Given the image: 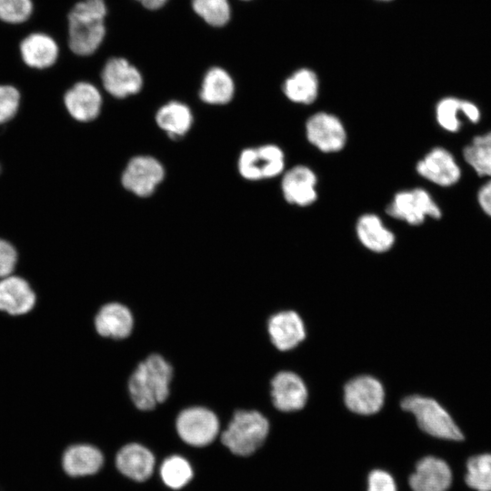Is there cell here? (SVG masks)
Instances as JSON below:
<instances>
[{"instance_id":"obj_24","label":"cell","mask_w":491,"mask_h":491,"mask_svg":"<svg viewBox=\"0 0 491 491\" xmlns=\"http://www.w3.org/2000/svg\"><path fill=\"white\" fill-rule=\"evenodd\" d=\"M459 114L464 115L473 124L479 122L481 113L478 106L468 100L446 96L438 101L436 106V119L438 125L450 133H456L462 126Z\"/></svg>"},{"instance_id":"obj_38","label":"cell","mask_w":491,"mask_h":491,"mask_svg":"<svg viewBox=\"0 0 491 491\" xmlns=\"http://www.w3.org/2000/svg\"><path fill=\"white\" fill-rule=\"evenodd\" d=\"M235 1H237V2H240V3H251V2H254L256 0H235Z\"/></svg>"},{"instance_id":"obj_5","label":"cell","mask_w":491,"mask_h":491,"mask_svg":"<svg viewBox=\"0 0 491 491\" xmlns=\"http://www.w3.org/2000/svg\"><path fill=\"white\" fill-rule=\"evenodd\" d=\"M401 406L415 416L418 426L426 433L447 440L464 438L451 416L436 400L414 395L404 398Z\"/></svg>"},{"instance_id":"obj_1","label":"cell","mask_w":491,"mask_h":491,"mask_svg":"<svg viewBox=\"0 0 491 491\" xmlns=\"http://www.w3.org/2000/svg\"><path fill=\"white\" fill-rule=\"evenodd\" d=\"M172 364L159 353H150L132 369L126 382L129 398L142 412L155 410L170 396L174 379Z\"/></svg>"},{"instance_id":"obj_14","label":"cell","mask_w":491,"mask_h":491,"mask_svg":"<svg viewBox=\"0 0 491 491\" xmlns=\"http://www.w3.org/2000/svg\"><path fill=\"white\" fill-rule=\"evenodd\" d=\"M344 399L350 411L359 415H373L383 406L385 390L375 377L360 376L346 385Z\"/></svg>"},{"instance_id":"obj_8","label":"cell","mask_w":491,"mask_h":491,"mask_svg":"<svg viewBox=\"0 0 491 491\" xmlns=\"http://www.w3.org/2000/svg\"><path fill=\"white\" fill-rule=\"evenodd\" d=\"M285 169V154L276 145L246 148L240 154L238 171L245 179L258 181L282 174Z\"/></svg>"},{"instance_id":"obj_33","label":"cell","mask_w":491,"mask_h":491,"mask_svg":"<svg viewBox=\"0 0 491 491\" xmlns=\"http://www.w3.org/2000/svg\"><path fill=\"white\" fill-rule=\"evenodd\" d=\"M20 104V93L13 85H0V124L12 119Z\"/></svg>"},{"instance_id":"obj_23","label":"cell","mask_w":491,"mask_h":491,"mask_svg":"<svg viewBox=\"0 0 491 491\" xmlns=\"http://www.w3.org/2000/svg\"><path fill=\"white\" fill-rule=\"evenodd\" d=\"M19 51L24 63L35 69L52 66L59 56V46L55 40L40 32L26 35L20 44Z\"/></svg>"},{"instance_id":"obj_19","label":"cell","mask_w":491,"mask_h":491,"mask_svg":"<svg viewBox=\"0 0 491 491\" xmlns=\"http://www.w3.org/2000/svg\"><path fill=\"white\" fill-rule=\"evenodd\" d=\"M64 103L73 118L80 122H89L99 115L103 95L93 83L79 81L65 92Z\"/></svg>"},{"instance_id":"obj_6","label":"cell","mask_w":491,"mask_h":491,"mask_svg":"<svg viewBox=\"0 0 491 491\" xmlns=\"http://www.w3.org/2000/svg\"><path fill=\"white\" fill-rule=\"evenodd\" d=\"M99 77L105 91L115 99L138 95L145 84L142 70L127 57L118 55L103 61Z\"/></svg>"},{"instance_id":"obj_26","label":"cell","mask_w":491,"mask_h":491,"mask_svg":"<svg viewBox=\"0 0 491 491\" xmlns=\"http://www.w3.org/2000/svg\"><path fill=\"white\" fill-rule=\"evenodd\" d=\"M157 125L171 138L183 137L193 124V114L184 102L171 100L161 105L155 114Z\"/></svg>"},{"instance_id":"obj_28","label":"cell","mask_w":491,"mask_h":491,"mask_svg":"<svg viewBox=\"0 0 491 491\" xmlns=\"http://www.w3.org/2000/svg\"><path fill=\"white\" fill-rule=\"evenodd\" d=\"M189 5L193 14L210 28H224L233 18V0H189Z\"/></svg>"},{"instance_id":"obj_25","label":"cell","mask_w":491,"mask_h":491,"mask_svg":"<svg viewBox=\"0 0 491 491\" xmlns=\"http://www.w3.org/2000/svg\"><path fill=\"white\" fill-rule=\"evenodd\" d=\"M356 233L360 243L375 253L390 250L396 241L394 233L375 214H364L356 221Z\"/></svg>"},{"instance_id":"obj_7","label":"cell","mask_w":491,"mask_h":491,"mask_svg":"<svg viewBox=\"0 0 491 491\" xmlns=\"http://www.w3.org/2000/svg\"><path fill=\"white\" fill-rule=\"evenodd\" d=\"M386 214L410 225H420L427 217L439 219L442 210L428 191L422 187L396 193L386 207Z\"/></svg>"},{"instance_id":"obj_9","label":"cell","mask_w":491,"mask_h":491,"mask_svg":"<svg viewBox=\"0 0 491 491\" xmlns=\"http://www.w3.org/2000/svg\"><path fill=\"white\" fill-rule=\"evenodd\" d=\"M306 135L313 146L326 154L340 152L347 141L342 121L326 112L316 113L306 120Z\"/></svg>"},{"instance_id":"obj_15","label":"cell","mask_w":491,"mask_h":491,"mask_svg":"<svg viewBox=\"0 0 491 491\" xmlns=\"http://www.w3.org/2000/svg\"><path fill=\"white\" fill-rule=\"evenodd\" d=\"M235 90V80L230 70L214 64L200 77L198 97L210 105H225L234 99Z\"/></svg>"},{"instance_id":"obj_11","label":"cell","mask_w":491,"mask_h":491,"mask_svg":"<svg viewBox=\"0 0 491 491\" xmlns=\"http://www.w3.org/2000/svg\"><path fill=\"white\" fill-rule=\"evenodd\" d=\"M165 176L163 165L155 158L137 155L130 159L123 172V186L137 196L147 197Z\"/></svg>"},{"instance_id":"obj_34","label":"cell","mask_w":491,"mask_h":491,"mask_svg":"<svg viewBox=\"0 0 491 491\" xmlns=\"http://www.w3.org/2000/svg\"><path fill=\"white\" fill-rule=\"evenodd\" d=\"M17 259L15 246L6 240L0 239V279L13 275Z\"/></svg>"},{"instance_id":"obj_39","label":"cell","mask_w":491,"mask_h":491,"mask_svg":"<svg viewBox=\"0 0 491 491\" xmlns=\"http://www.w3.org/2000/svg\"><path fill=\"white\" fill-rule=\"evenodd\" d=\"M381 1H390V0H381Z\"/></svg>"},{"instance_id":"obj_29","label":"cell","mask_w":491,"mask_h":491,"mask_svg":"<svg viewBox=\"0 0 491 491\" xmlns=\"http://www.w3.org/2000/svg\"><path fill=\"white\" fill-rule=\"evenodd\" d=\"M462 155L478 176L491 177V131L474 136Z\"/></svg>"},{"instance_id":"obj_18","label":"cell","mask_w":491,"mask_h":491,"mask_svg":"<svg viewBox=\"0 0 491 491\" xmlns=\"http://www.w3.org/2000/svg\"><path fill=\"white\" fill-rule=\"evenodd\" d=\"M317 177L306 165H295L282 178L281 190L285 200L294 205L306 207L317 199Z\"/></svg>"},{"instance_id":"obj_20","label":"cell","mask_w":491,"mask_h":491,"mask_svg":"<svg viewBox=\"0 0 491 491\" xmlns=\"http://www.w3.org/2000/svg\"><path fill=\"white\" fill-rule=\"evenodd\" d=\"M266 328L271 343L280 351L296 347L306 337V329L301 317L291 310L272 315L267 321Z\"/></svg>"},{"instance_id":"obj_32","label":"cell","mask_w":491,"mask_h":491,"mask_svg":"<svg viewBox=\"0 0 491 491\" xmlns=\"http://www.w3.org/2000/svg\"><path fill=\"white\" fill-rule=\"evenodd\" d=\"M33 8L32 0H0V20L14 25L24 23Z\"/></svg>"},{"instance_id":"obj_3","label":"cell","mask_w":491,"mask_h":491,"mask_svg":"<svg viewBox=\"0 0 491 491\" xmlns=\"http://www.w3.org/2000/svg\"><path fill=\"white\" fill-rule=\"evenodd\" d=\"M269 421L255 409H235L220 434V443L232 455L248 456L259 449L269 433Z\"/></svg>"},{"instance_id":"obj_21","label":"cell","mask_w":491,"mask_h":491,"mask_svg":"<svg viewBox=\"0 0 491 491\" xmlns=\"http://www.w3.org/2000/svg\"><path fill=\"white\" fill-rule=\"evenodd\" d=\"M104 461L102 451L87 443L67 446L61 457L62 468L71 477L93 476L102 468Z\"/></svg>"},{"instance_id":"obj_35","label":"cell","mask_w":491,"mask_h":491,"mask_svg":"<svg viewBox=\"0 0 491 491\" xmlns=\"http://www.w3.org/2000/svg\"><path fill=\"white\" fill-rule=\"evenodd\" d=\"M367 491H396V486L387 472L375 470L369 474Z\"/></svg>"},{"instance_id":"obj_36","label":"cell","mask_w":491,"mask_h":491,"mask_svg":"<svg viewBox=\"0 0 491 491\" xmlns=\"http://www.w3.org/2000/svg\"><path fill=\"white\" fill-rule=\"evenodd\" d=\"M476 200L484 214L491 217V178L479 187Z\"/></svg>"},{"instance_id":"obj_4","label":"cell","mask_w":491,"mask_h":491,"mask_svg":"<svg viewBox=\"0 0 491 491\" xmlns=\"http://www.w3.org/2000/svg\"><path fill=\"white\" fill-rule=\"evenodd\" d=\"M179 439L196 447L211 445L218 436L221 421L217 414L208 406L191 405L180 409L174 421Z\"/></svg>"},{"instance_id":"obj_22","label":"cell","mask_w":491,"mask_h":491,"mask_svg":"<svg viewBox=\"0 0 491 491\" xmlns=\"http://www.w3.org/2000/svg\"><path fill=\"white\" fill-rule=\"evenodd\" d=\"M452 482V473L442 459L426 456L421 459L409 478L413 491H446Z\"/></svg>"},{"instance_id":"obj_30","label":"cell","mask_w":491,"mask_h":491,"mask_svg":"<svg viewBox=\"0 0 491 491\" xmlns=\"http://www.w3.org/2000/svg\"><path fill=\"white\" fill-rule=\"evenodd\" d=\"M162 482L172 490L185 487L192 480L194 470L182 456L172 455L163 460L159 468Z\"/></svg>"},{"instance_id":"obj_27","label":"cell","mask_w":491,"mask_h":491,"mask_svg":"<svg viewBox=\"0 0 491 491\" xmlns=\"http://www.w3.org/2000/svg\"><path fill=\"white\" fill-rule=\"evenodd\" d=\"M285 96L291 102L301 105L313 104L319 93V81L316 73L301 68L290 75L283 83Z\"/></svg>"},{"instance_id":"obj_2","label":"cell","mask_w":491,"mask_h":491,"mask_svg":"<svg viewBox=\"0 0 491 491\" xmlns=\"http://www.w3.org/2000/svg\"><path fill=\"white\" fill-rule=\"evenodd\" d=\"M109 7L106 0H78L67 14V42L80 57L95 55L108 34Z\"/></svg>"},{"instance_id":"obj_37","label":"cell","mask_w":491,"mask_h":491,"mask_svg":"<svg viewBox=\"0 0 491 491\" xmlns=\"http://www.w3.org/2000/svg\"><path fill=\"white\" fill-rule=\"evenodd\" d=\"M138 4L145 10L149 12H156L163 9L170 0H132Z\"/></svg>"},{"instance_id":"obj_10","label":"cell","mask_w":491,"mask_h":491,"mask_svg":"<svg viewBox=\"0 0 491 491\" xmlns=\"http://www.w3.org/2000/svg\"><path fill=\"white\" fill-rule=\"evenodd\" d=\"M93 326L98 336L121 341L132 335L135 316L125 304L119 301H108L102 304L95 311Z\"/></svg>"},{"instance_id":"obj_17","label":"cell","mask_w":491,"mask_h":491,"mask_svg":"<svg viewBox=\"0 0 491 491\" xmlns=\"http://www.w3.org/2000/svg\"><path fill=\"white\" fill-rule=\"evenodd\" d=\"M274 406L282 412L297 411L307 400V389L302 378L294 372H278L270 382Z\"/></svg>"},{"instance_id":"obj_12","label":"cell","mask_w":491,"mask_h":491,"mask_svg":"<svg viewBox=\"0 0 491 491\" xmlns=\"http://www.w3.org/2000/svg\"><path fill=\"white\" fill-rule=\"evenodd\" d=\"M417 174L441 187L457 184L462 171L453 154L447 149L436 146L427 152L416 165Z\"/></svg>"},{"instance_id":"obj_13","label":"cell","mask_w":491,"mask_h":491,"mask_svg":"<svg viewBox=\"0 0 491 491\" xmlns=\"http://www.w3.org/2000/svg\"><path fill=\"white\" fill-rule=\"evenodd\" d=\"M36 304V292L26 279L15 275L0 279V313L23 317L35 310Z\"/></svg>"},{"instance_id":"obj_16","label":"cell","mask_w":491,"mask_h":491,"mask_svg":"<svg viewBox=\"0 0 491 491\" xmlns=\"http://www.w3.org/2000/svg\"><path fill=\"white\" fill-rule=\"evenodd\" d=\"M115 463L117 470L123 476L140 483L152 476L155 457L145 445L138 442H129L118 449Z\"/></svg>"},{"instance_id":"obj_31","label":"cell","mask_w":491,"mask_h":491,"mask_svg":"<svg viewBox=\"0 0 491 491\" xmlns=\"http://www.w3.org/2000/svg\"><path fill=\"white\" fill-rule=\"evenodd\" d=\"M466 482L477 491H491V455L472 456L466 464Z\"/></svg>"}]
</instances>
